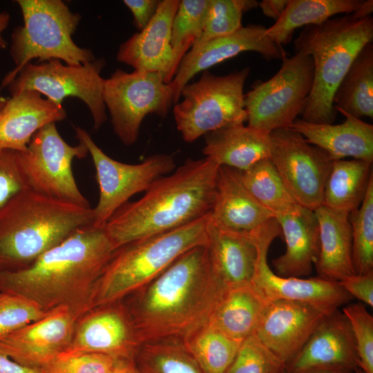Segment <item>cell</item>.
Returning <instances> with one entry per match:
<instances>
[{"mask_svg": "<svg viewBox=\"0 0 373 373\" xmlns=\"http://www.w3.org/2000/svg\"><path fill=\"white\" fill-rule=\"evenodd\" d=\"M227 288L207 245L189 249L126 304L140 344L183 340L206 325Z\"/></svg>", "mask_w": 373, "mask_h": 373, "instance_id": "6da1fadb", "label": "cell"}, {"mask_svg": "<svg viewBox=\"0 0 373 373\" xmlns=\"http://www.w3.org/2000/svg\"><path fill=\"white\" fill-rule=\"evenodd\" d=\"M115 250L104 227L84 226L26 268L0 272V291L46 312L66 307L79 318L89 309L95 283Z\"/></svg>", "mask_w": 373, "mask_h": 373, "instance_id": "7a4b0ae2", "label": "cell"}, {"mask_svg": "<svg viewBox=\"0 0 373 373\" xmlns=\"http://www.w3.org/2000/svg\"><path fill=\"white\" fill-rule=\"evenodd\" d=\"M219 167L208 157L189 158L155 180L141 198L121 207L103 227L115 249L209 215Z\"/></svg>", "mask_w": 373, "mask_h": 373, "instance_id": "3957f363", "label": "cell"}, {"mask_svg": "<svg viewBox=\"0 0 373 373\" xmlns=\"http://www.w3.org/2000/svg\"><path fill=\"white\" fill-rule=\"evenodd\" d=\"M93 208L27 188L0 209V272L26 268L77 229L93 224Z\"/></svg>", "mask_w": 373, "mask_h": 373, "instance_id": "277c9868", "label": "cell"}, {"mask_svg": "<svg viewBox=\"0 0 373 373\" xmlns=\"http://www.w3.org/2000/svg\"><path fill=\"white\" fill-rule=\"evenodd\" d=\"M372 40L373 18H359L353 12L304 27L294 41V48L312 57L314 77L301 119L333 124L337 113L334 93L356 55Z\"/></svg>", "mask_w": 373, "mask_h": 373, "instance_id": "5b68a950", "label": "cell"}, {"mask_svg": "<svg viewBox=\"0 0 373 373\" xmlns=\"http://www.w3.org/2000/svg\"><path fill=\"white\" fill-rule=\"evenodd\" d=\"M209 215L117 249L95 283L89 309L124 300L148 285L183 254L207 245Z\"/></svg>", "mask_w": 373, "mask_h": 373, "instance_id": "8992f818", "label": "cell"}, {"mask_svg": "<svg viewBox=\"0 0 373 373\" xmlns=\"http://www.w3.org/2000/svg\"><path fill=\"white\" fill-rule=\"evenodd\" d=\"M23 25L17 26L11 38L10 55L16 67L2 80L8 86L18 73L34 59L38 63L51 59L67 65L95 60L92 51L75 44L72 39L81 16L70 11L61 0H17Z\"/></svg>", "mask_w": 373, "mask_h": 373, "instance_id": "52a82bcc", "label": "cell"}, {"mask_svg": "<svg viewBox=\"0 0 373 373\" xmlns=\"http://www.w3.org/2000/svg\"><path fill=\"white\" fill-rule=\"evenodd\" d=\"M197 82L182 89L181 102L173 109L178 131L186 142L227 126L244 124L245 81L250 68L247 67L225 75L202 71Z\"/></svg>", "mask_w": 373, "mask_h": 373, "instance_id": "ba28073f", "label": "cell"}, {"mask_svg": "<svg viewBox=\"0 0 373 373\" xmlns=\"http://www.w3.org/2000/svg\"><path fill=\"white\" fill-rule=\"evenodd\" d=\"M312 57L301 52L282 59L279 70L245 95L248 126L269 133L289 128L303 111L314 83Z\"/></svg>", "mask_w": 373, "mask_h": 373, "instance_id": "9c48e42d", "label": "cell"}, {"mask_svg": "<svg viewBox=\"0 0 373 373\" xmlns=\"http://www.w3.org/2000/svg\"><path fill=\"white\" fill-rule=\"evenodd\" d=\"M102 97L115 133L124 144L131 146L137 141L146 115L166 117L173 102V91L157 73H128L118 68L104 79Z\"/></svg>", "mask_w": 373, "mask_h": 373, "instance_id": "30bf717a", "label": "cell"}, {"mask_svg": "<svg viewBox=\"0 0 373 373\" xmlns=\"http://www.w3.org/2000/svg\"><path fill=\"white\" fill-rule=\"evenodd\" d=\"M88 151L79 143L67 144L55 123L40 128L32 137L28 150L19 152L21 169L29 188L49 198L90 207L81 193L72 171L75 158L85 157Z\"/></svg>", "mask_w": 373, "mask_h": 373, "instance_id": "8fae6325", "label": "cell"}, {"mask_svg": "<svg viewBox=\"0 0 373 373\" xmlns=\"http://www.w3.org/2000/svg\"><path fill=\"white\" fill-rule=\"evenodd\" d=\"M75 133L95 168L99 189V201L93 208V225L97 227H103L133 195L144 192L155 180L176 168L173 157L164 153L149 156L139 164L118 162L104 153L86 130L76 127Z\"/></svg>", "mask_w": 373, "mask_h": 373, "instance_id": "7c38bea8", "label": "cell"}, {"mask_svg": "<svg viewBox=\"0 0 373 373\" xmlns=\"http://www.w3.org/2000/svg\"><path fill=\"white\" fill-rule=\"evenodd\" d=\"M104 65L103 59L79 65H64L59 59L29 63L8 88L12 95L23 90L37 91L57 104L66 97H77L89 108L97 130L107 119L102 97L104 79L100 76Z\"/></svg>", "mask_w": 373, "mask_h": 373, "instance_id": "4fadbf2b", "label": "cell"}, {"mask_svg": "<svg viewBox=\"0 0 373 373\" xmlns=\"http://www.w3.org/2000/svg\"><path fill=\"white\" fill-rule=\"evenodd\" d=\"M269 158L287 190L302 207L314 211L323 204L325 184L334 160L290 128L270 133Z\"/></svg>", "mask_w": 373, "mask_h": 373, "instance_id": "5bb4252c", "label": "cell"}, {"mask_svg": "<svg viewBox=\"0 0 373 373\" xmlns=\"http://www.w3.org/2000/svg\"><path fill=\"white\" fill-rule=\"evenodd\" d=\"M281 234L276 218L251 235L257 247V260L251 283L268 300H288L307 303L329 315L353 298L338 282L319 277H282L269 267L267 253L272 241Z\"/></svg>", "mask_w": 373, "mask_h": 373, "instance_id": "9a60e30c", "label": "cell"}, {"mask_svg": "<svg viewBox=\"0 0 373 373\" xmlns=\"http://www.w3.org/2000/svg\"><path fill=\"white\" fill-rule=\"evenodd\" d=\"M141 344L124 300L93 307L76 321L69 347L61 355L99 353L135 360Z\"/></svg>", "mask_w": 373, "mask_h": 373, "instance_id": "2e32d148", "label": "cell"}, {"mask_svg": "<svg viewBox=\"0 0 373 373\" xmlns=\"http://www.w3.org/2000/svg\"><path fill=\"white\" fill-rule=\"evenodd\" d=\"M78 317L60 307L0 338V352L17 363L39 370L69 347Z\"/></svg>", "mask_w": 373, "mask_h": 373, "instance_id": "e0dca14e", "label": "cell"}, {"mask_svg": "<svg viewBox=\"0 0 373 373\" xmlns=\"http://www.w3.org/2000/svg\"><path fill=\"white\" fill-rule=\"evenodd\" d=\"M266 32L267 28L262 25L249 24L230 35L192 47L182 59L169 84L173 91V102H179L182 89L197 73L243 52H256L267 60L282 59L286 52Z\"/></svg>", "mask_w": 373, "mask_h": 373, "instance_id": "ac0fdd59", "label": "cell"}, {"mask_svg": "<svg viewBox=\"0 0 373 373\" xmlns=\"http://www.w3.org/2000/svg\"><path fill=\"white\" fill-rule=\"evenodd\" d=\"M325 316L307 303L271 300L254 334L286 365L302 349Z\"/></svg>", "mask_w": 373, "mask_h": 373, "instance_id": "d6986e66", "label": "cell"}, {"mask_svg": "<svg viewBox=\"0 0 373 373\" xmlns=\"http://www.w3.org/2000/svg\"><path fill=\"white\" fill-rule=\"evenodd\" d=\"M180 3V0H162L149 23L119 46L117 59L137 71L157 73L170 84L178 70L170 40Z\"/></svg>", "mask_w": 373, "mask_h": 373, "instance_id": "ffe728a7", "label": "cell"}, {"mask_svg": "<svg viewBox=\"0 0 373 373\" xmlns=\"http://www.w3.org/2000/svg\"><path fill=\"white\" fill-rule=\"evenodd\" d=\"M358 367L355 341L350 324L338 309L326 315L298 354L285 365L286 373Z\"/></svg>", "mask_w": 373, "mask_h": 373, "instance_id": "44dd1931", "label": "cell"}, {"mask_svg": "<svg viewBox=\"0 0 373 373\" xmlns=\"http://www.w3.org/2000/svg\"><path fill=\"white\" fill-rule=\"evenodd\" d=\"M66 117L61 104L43 98L37 91L12 95L0 111V149L26 152L40 128Z\"/></svg>", "mask_w": 373, "mask_h": 373, "instance_id": "7402d4cb", "label": "cell"}, {"mask_svg": "<svg viewBox=\"0 0 373 373\" xmlns=\"http://www.w3.org/2000/svg\"><path fill=\"white\" fill-rule=\"evenodd\" d=\"M274 215L260 204L240 180L233 169L220 166L210 219L224 229L249 235Z\"/></svg>", "mask_w": 373, "mask_h": 373, "instance_id": "603a6c76", "label": "cell"}, {"mask_svg": "<svg viewBox=\"0 0 373 373\" xmlns=\"http://www.w3.org/2000/svg\"><path fill=\"white\" fill-rule=\"evenodd\" d=\"M337 112L345 117L341 124H318L296 119L289 128L333 160L351 157L372 164L373 126L342 111Z\"/></svg>", "mask_w": 373, "mask_h": 373, "instance_id": "cb8c5ba5", "label": "cell"}, {"mask_svg": "<svg viewBox=\"0 0 373 373\" xmlns=\"http://www.w3.org/2000/svg\"><path fill=\"white\" fill-rule=\"evenodd\" d=\"M275 218L286 249L283 254L272 260L274 273L282 277L307 276L317 262L320 249L319 227L314 211L302 207L296 213Z\"/></svg>", "mask_w": 373, "mask_h": 373, "instance_id": "d4e9b609", "label": "cell"}, {"mask_svg": "<svg viewBox=\"0 0 373 373\" xmlns=\"http://www.w3.org/2000/svg\"><path fill=\"white\" fill-rule=\"evenodd\" d=\"M202 153L219 166L246 170L269 158L270 133L239 124L211 131L204 135Z\"/></svg>", "mask_w": 373, "mask_h": 373, "instance_id": "484cf974", "label": "cell"}, {"mask_svg": "<svg viewBox=\"0 0 373 373\" xmlns=\"http://www.w3.org/2000/svg\"><path fill=\"white\" fill-rule=\"evenodd\" d=\"M207 244L212 267L227 287L251 283L257 260V247L251 234L218 227L209 220Z\"/></svg>", "mask_w": 373, "mask_h": 373, "instance_id": "4316f807", "label": "cell"}, {"mask_svg": "<svg viewBox=\"0 0 373 373\" xmlns=\"http://www.w3.org/2000/svg\"><path fill=\"white\" fill-rule=\"evenodd\" d=\"M319 227L318 277L339 282L355 274L352 255V231L349 215L321 205L314 211Z\"/></svg>", "mask_w": 373, "mask_h": 373, "instance_id": "83f0119b", "label": "cell"}, {"mask_svg": "<svg viewBox=\"0 0 373 373\" xmlns=\"http://www.w3.org/2000/svg\"><path fill=\"white\" fill-rule=\"evenodd\" d=\"M269 302L251 282L227 287L208 324L242 341L254 333Z\"/></svg>", "mask_w": 373, "mask_h": 373, "instance_id": "f1b7e54d", "label": "cell"}, {"mask_svg": "<svg viewBox=\"0 0 373 373\" xmlns=\"http://www.w3.org/2000/svg\"><path fill=\"white\" fill-rule=\"evenodd\" d=\"M372 178L370 162L356 159L334 160L325 184L322 205L349 215L361 204Z\"/></svg>", "mask_w": 373, "mask_h": 373, "instance_id": "f546056e", "label": "cell"}, {"mask_svg": "<svg viewBox=\"0 0 373 373\" xmlns=\"http://www.w3.org/2000/svg\"><path fill=\"white\" fill-rule=\"evenodd\" d=\"M363 0H289L282 16L270 28L267 36L278 46L289 43L299 27L321 24L338 14L355 12Z\"/></svg>", "mask_w": 373, "mask_h": 373, "instance_id": "4dcf8cb0", "label": "cell"}, {"mask_svg": "<svg viewBox=\"0 0 373 373\" xmlns=\"http://www.w3.org/2000/svg\"><path fill=\"white\" fill-rule=\"evenodd\" d=\"M336 111L357 118L373 117V45H365L338 84L334 97Z\"/></svg>", "mask_w": 373, "mask_h": 373, "instance_id": "1f68e13d", "label": "cell"}, {"mask_svg": "<svg viewBox=\"0 0 373 373\" xmlns=\"http://www.w3.org/2000/svg\"><path fill=\"white\" fill-rule=\"evenodd\" d=\"M236 171L248 191L275 218L296 213L302 208L287 190L269 158L263 159L246 170Z\"/></svg>", "mask_w": 373, "mask_h": 373, "instance_id": "d6a6232c", "label": "cell"}, {"mask_svg": "<svg viewBox=\"0 0 373 373\" xmlns=\"http://www.w3.org/2000/svg\"><path fill=\"white\" fill-rule=\"evenodd\" d=\"M242 341L207 324L182 340V343L202 373H225Z\"/></svg>", "mask_w": 373, "mask_h": 373, "instance_id": "836d02e7", "label": "cell"}, {"mask_svg": "<svg viewBox=\"0 0 373 373\" xmlns=\"http://www.w3.org/2000/svg\"><path fill=\"white\" fill-rule=\"evenodd\" d=\"M135 362L141 373H202L182 342L169 340L142 343Z\"/></svg>", "mask_w": 373, "mask_h": 373, "instance_id": "e575fe53", "label": "cell"}, {"mask_svg": "<svg viewBox=\"0 0 373 373\" xmlns=\"http://www.w3.org/2000/svg\"><path fill=\"white\" fill-rule=\"evenodd\" d=\"M355 274L373 270V178L358 208L349 214Z\"/></svg>", "mask_w": 373, "mask_h": 373, "instance_id": "d590c367", "label": "cell"}, {"mask_svg": "<svg viewBox=\"0 0 373 373\" xmlns=\"http://www.w3.org/2000/svg\"><path fill=\"white\" fill-rule=\"evenodd\" d=\"M209 1H180L173 19L170 40L178 68L182 59L203 30Z\"/></svg>", "mask_w": 373, "mask_h": 373, "instance_id": "8d00e7d4", "label": "cell"}, {"mask_svg": "<svg viewBox=\"0 0 373 373\" xmlns=\"http://www.w3.org/2000/svg\"><path fill=\"white\" fill-rule=\"evenodd\" d=\"M258 6L254 0H210L203 30L192 47L236 32L242 26L243 13Z\"/></svg>", "mask_w": 373, "mask_h": 373, "instance_id": "74e56055", "label": "cell"}, {"mask_svg": "<svg viewBox=\"0 0 373 373\" xmlns=\"http://www.w3.org/2000/svg\"><path fill=\"white\" fill-rule=\"evenodd\" d=\"M285 364L254 334L242 342L225 373H285Z\"/></svg>", "mask_w": 373, "mask_h": 373, "instance_id": "f35d334b", "label": "cell"}, {"mask_svg": "<svg viewBox=\"0 0 373 373\" xmlns=\"http://www.w3.org/2000/svg\"><path fill=\"white\" fill-rule=\"evenodd\" d=\"M355 341L358 367L373 373V316L361 303L347 304L343 309Z\"/></svg>", "mask_w": 373, "mask_h": 373, "instance_id": "ab89813d", "label": "cell"}, {"mask_svg": "<svg viewBox=\"0 0 373 373\" xmlns=\"http://www.w3.org/2000/svg\"><path fill=\"white\" fill-rule=\"evenodd\" d=\"M46 313L26 298L0 291V338L41 318Z\"/></svg>", "mask_w": 373, "mask_h": 373, "instance_id": "60d3db41", "label": "cell"}, {"mask_svg": "<svg viewBox=\"0 0 373 373\" xmlns=\"http://www.w3.org/2000/svg\"><path fill=\"white\" fill-rule=\"evenodd\" d=\"M117 359L99 353L60 355L41 368V373H113Z\"/></svg>", "mask_w": 373, "mask_h": 373, "instance_id": "b9f144b4", "label": "cell"}, {"mask_svg": "<svg viewBox=\"0 0 373 373\" xmlns=\"http://www.w3.org/2000/svg\"><path fill=\"white\" fill-rule=\"evenodd\" d=\"M19 152L0 149V209L29 188L21 169Z\"/></svg>", "mask_w": 373, "mask_h": 373, "instance_id": "7bdbcfd3", "label": "cell"}, {"mask_svg": "<svg viewBox=\"0 0 373 373\" xmlns=\"http://www.w3.org/2000/svg\"><path fill=\"white\" fill-rule=\"evenodd\" d=\"M338 283L352 298L373 307V270L363 274H353Z\"/></svg>", "mask_w": 373, "mask_h": 373, "instance_id": "ee69618b", "label": "cell"}, {"mask_svg": "<svg viewBox=\"0 0 373 373\" xmlns=\"http://www.w3.org/2000/svg\"><path fill=\"white\" fill-rule=\"evenodd\" d=\"M160 1V0H124L123 2L133 14V23L140 31L153 19Z\"/></svg>", "mask_w": 373, "mask_h": 373, "instance_id": "f6af8a7d", "label": "cell"}, {"mask_svg": "<svg viewBox=\"0 0 373 373\" xmlns=\"http://www.w3.org/2000/svg\"><path fill=\"white\" fill-rule=\"evenodd\" d=\"M289 0H263L258 3L264 15L272 18L276 21L285 10Z\"/></svg>", "mask_w": 373, "mask_h": 373, "instance_id": "bcb514c9", "label": "cell"}, {"mask_svg": "<svg viewBox=\"0 0 373 373\" xmlns=\"http://www.w3.org/2000/svg\"><path fill=\"white\" fill-rule=\"evenodd\" d=\"M0 373H41L39 370L21 365L0 352Z\"/></svg>", "mask_w": 373, "mask_h": 373, "instance_id": "7dc6e473", "label": "cell"}, {"mask_svg": "<svg viewBox=\"0 0 373 373\" xmlns=\"http://www.w3.org/2000/svg\"><path fill=\"white\" fill-rule=\"evenodd\" d=\"M113 373H141L135 360H117Z\"/></svg>", "mask_w": 373, "mask_h": 373, "instance_id": "c3c4849f", "label": "cell"}, {"mask_svg": "<svg viewBox=\"0 0 373 373\" xmlns=\"http://www.w3.org/2000/svg\"><path fill=\"white\" fill-rule=\"evenodd\" d=\"M10 16L6 12H0V50L6 47L7 43L2 36V32L9 24Z\"/></svg>", "mask_w": 373, "mask_h": 373, "instance_id": "681fc988", "label": "cell"}, {"mask_svg": "<svg viewBox=\"0 0 373 373\" xmlns=\"http://www.w3.org/2000/svg\"><path fill=\"white\" fill-rule=\"evenodd\" d=\"M373 11V1H364L361 7L353 13L359 18H365L370 16Z\"/></svg>", "mask_w": 373, "mask_h": 373, "instance_id": "f907efd6", "label": "cell"}, {"mask_svg": "<svg viewBox=\"0 0 373 373\" xmlns=\"http://www.w3.org/2000/svg\"><path fill=\"white\" fill-rule=\"evenodd\" d=\"M302 373H354V371L341 367H326L314 369Z\"/></svg>", "mask_w": 373, "mask_h": 373, "instance_id": "816d5d0a", "label": "cell"}, {"mask_svg": "<svg viewBox=\"0 0 373 373\" xmlns=\"http://www.w3.org/2000/svg\"><path fill=\"white\" fill-rule=\"evenodd\" d=\"M1 86H0V111L3 108L8 99L3 97L1 95Z\"/></svg>", "mask_w": 373, "mask_h": 373, "instance_id": "f5cc1de1", "label": "cell"}, {"mask_svg": "<svg viewBox=\"0 0 373 373\" xmlns=\"http://www.w3.org/2000/svg\"><path fill=\"white\" fill-rule=\"evenodd\" d=\"M354 373H364L363 371L360 369L359 367H356L354 370Z\"/></svg>", "mask_w": 373, "mask_h": 373, "instance_id": "db71d44e", "label": "cell"}, {"mask_svg": "<svg viewBox=\"0 0 373 373\" xmlns=\"http://www.w3.org/2000/svg\"><path fill=\"white\" fill-rule=\"evenodd\" d=\"M285 373H286V372H285Z\"/></svg>", "mask_w": 373, "mask_h": 373, "instance_id": "11a10c76", "label": "cell"}]
</instances>
